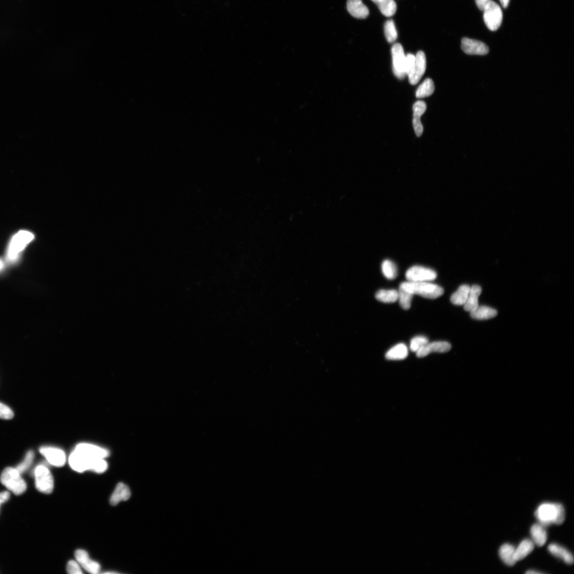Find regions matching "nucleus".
Listing matches in <instances>:
<instances>
[{"instance_id":"f257e3e1","label":"nucleus","mask_w":574,"mask_h":574,"mask_svg":"<svg viewBox=\"0 0 574 574\" xmlns=\"http://www.w3.org/2000/svg\"><path fill=\"white\" fill-rule=\"evenodd\" d=\"M535 515L542 525L562 524L565 519V512L560 504L545 503L541 505Z\"/></svg>"},{"instance_id":"f03ea898","label":"nucleus","mask_w":574,"mask_h":574,"mask_svg":"<svg viewBox=\"0 0 574 574\" xmlns=\"http://www.w3.org/2000/svg\"><path fill=\"white\" fill-rule=\"evenodd\" d=\"M399 287L428 299H436L444 293L442 286L428 282H405L401 283Z\"/></svg>"},{"instance_id":"7ed1b4c3","label":"nucleus","mask_w":574,"mask_h":574,"mask_svg":"<svg viewBox=\"0 0 574 574\" xmlns=\"http://www.w3.org/2000/svg\"><path fill=\"white\" fill-rule=\"evenodd\" d=\"M1 482L7 489L16 495L22 494L26 490L27 485L16 468L7 467L1 475Z\"/></svg>"},{"instance_id":"20e7f679","label":"nucleus","mask_w":574,"mask_h":574,"mask_svg":"<svg viewBox=\"0 0 574 574\" xmlns=\"http://www.w3.org/2000/svg\"><path fill=\"white\" fill-rule=\"evenodd\" d=\"M36 489L42 493L50 494L54 488V480L51 473L44 465H38L34 472Z\"/></svg>"},{"instance_id":"39448f33","label":"nucleus","mask_w":574,"mask_h":574,"mask_svg":"<svg viewBox=\"0 0 574 574\" xmlns=\"http://www.w3.org/2000/svg\"><path fill=\"white\" fill-rule=\"evenodd\" d=\"M483 11L484 21L487 27L491 31L498 30L503 19V14L500 7L491 1Z\"/></svg>"},{"instance_id":"423d86ee","label":"nucleus","mask_w":574,"mask_h":574,"mask_svg":"<svg viewBox=\"0 0 574 574\" xmlns=\"http://www.w3.org/2000/svg\"><path fill=\"white\" fill-rule=\"evenodd\" d=\"M34 235L30 232L20 231L13 238L9 245L8 255L11 259H15L18 254L21 252L26 246L34 239Z\"/></svg>"},{"instance_id":"0eeeda50","label":"nucleus","mask_w":574,"mask_h":574,"mask_svg":"<svg viewBox=\"0 0 574 574\" xmlns=\"http://www.w3.org/2000/svg\"><path fill=\"white\" fill-rule=\"evenodd\" d=\"M392 63L394 73L399 80H403L406 76L405 70L406 55L403 46L399 43H395L391 49Z\"/></svg>"},{"instance_id":"6e6552de","label":"nucleus","mask_w":574,"mask_h":574,"mask_svg":"<svg viewBox=\"0 0 574 574\" xmlns=\"http://www.w3.org/2000/svg\"><path fill=\"white\" fill-rule=\"evenodd\" d=\"M437 277L435 271L420 266L411 267L406 273V279L409 282H428L435 280Z\"/></svg>"},{"instance_id":"1a4fd4ad","label":"nucleus","mask_w":574,"mask_h":574,"mask_svg":"<svg viewBox=\"0 0 574 574\" xmlns=\"http://www.w3.org/2000/svg\"><path fill=\"white\" fill-rule=\"evenodd\" d=\"M101 459V458H100ZM98 459H93L76 451L71 454L69 458V463L74 471L82 473L88 470H92L94 464Z\"/></svg>"},{"instance_id":"9d476101","label":"nucleus","mask_w":574,"mask_h":574,"mask_svg":"<svg viewBox=\"0 0 574 574\" xmlns=\"http://www.w3.org/2000/svg\"><path fill=\"white\" fill-rule=\"evenodd\" d=\"M426 67V60L425 53L418 51L415 55V61L412 69L408 75L409 83L415 85L422 79Z\"/></svg>"},{"instance_id":"9b49d317","label":"nucleus","mask_w":574,"mask_h":574,"mask_svg":"<svg viewBox=\"0 0 574 574\" xmlns=\"http://www.w3.org/2000/svg\"><path fill=\"white\" fill-rule=\"evenodd\" d=\"M40 453L47 461L55 467H62L66 462V455L62 450L52 447H43L40 449Z\"/></svg>"},{"instance_id":"f8f14e48","label":"nucleus","mask_w":574,"mask_h":574,"mask_svg":"<svg viewBox=\"0 0 574 574\" xmlns=\"http://www.w3.org/2000/svg\"><path fill=\"white\" fill-rule=\"evenodd\" d=\"M461 48L467 54L484 55L489 53V47L482 42L464 37L462 40Z\"/></svg>"},{"instance_id":"ddd939ff","label":"nucleus","mask_w":574,"mask_h":574,"mask_svg":"<svg viewBox=\"0 0 574 574\" xmlns=\"http://www.w3.org/2000/svg\"><path fill=\"white\" fill-rule=\"evenodd\" d=\"M75 450L93 459H105L109 455L107 449L87 443L79 444Z\"/></svg>"},{"instance_id":"4468645a","label":"nucleus","mask_w":574,"mask_h":574,"mask_svg":"<svg viewBox=\"0 0 574 574\" xmlns=\"http://www.w3.org/2000/svg\"><path fill=\"white\" fill-rule=\"evenodd\" d=\"M451 343L446 341H435L425 344L416 352L418 357H424L432 352H447L451 349Z\"/></svg>"},{"instance_id":"2eb2a0df","label":"nucleus","mask_w":574,"mask_h":574,"mask_svg":"<svg viewBox=\"0 0 574 574\" xmlns=\"http://www.w3.org/2000/svg\"><path fill=\"white\" fill-rule=\"evenodd\" d=\"M75 557L79 564L86 571L93 574H97L100 572L101 570L100 564L92 560L86 551L77 550L75 552Z\"/></svg>"},{"instance_id":"dca6fc26","label":"nucleus","mask_w":574,"mask_h":574,"mask_svg":"<svg viewBox=\"0 0 574 574\" xmlns=\"http://www.w3.org/2000/svg\"><path fill=\"white\" fill-rule=\"evenodd\" d=\"M347 8L349 13L354 18L366 19L369 15L368 8L362 0H347Z\"/></svg>"},{"instance_id":"f3484780","label":"nucleus","mask_w":574,"mask_h":574,"mask_svg":"<svg viewBox=\"0 0 574 574\" xmlns=\"http://www.w3.org/2000/svg\"><path fill=\"white\" fill-rule=\"evenodd\" d=\"M482 293L481 287L478 285H474L470 287V292L465 304L464 305V310L467 312H471L475 310L478 305V298Z\"/></svg>"},{"instance_id":"a211bd4d","label":"nucleus","mask_w":574,"mask_h":574,"mask_svg":"<svg viewBox=\"0 0 574 574\" xmlns=\"http://www.w3.org/2000/svg\"><path fill=\"white\" fill-rule=\"evenodd\" d=\"M131 492L129 488L126 485L120 483L116 489H115L110 499V504L112 506H116L121 501H126L130 498Z\"/></svg>"},{"instance_id":"6ab92c4d","label":"nucleus","mask_w":574,"mask_h":574,"mask_svg":"<svg viewBox=\"0 0 574 574\" xmlns=\"http://www.w3.org/2000/svg\"><path fill=\"white\" fill-rule=\"evenodd\" d=\"M516 548L513 545L506 543L500 547L499 554L503 562L509 566H513L517 562L515 558Z\"/></svg>"},{"instance_id":"aec40b11","label":"nucleus","mask_w":574,"mask_h":574,"mask_svg":"<svg viewBox=\"0 0 574 574\" xmlns=\"http://www.w3.org/2000/svg\"><path fill=\"white\" fill-rule=\"evenodd\" d=\"M497 312L496 310L486 306H478L473 311L470 312L471 317L475 320H485L496 317Z\"/></svg>"},{"instance_id":"412c9836","label":"nucleus","mask_w":574,"mask_h":574,"mask_svg":"<svg viewBox=\"0 0 574 574\" xmlns=\"http://www.w3.org/2000/svg\"><path fill=\"white\" fill-rule=\"evenodd\" d=\"M549 552L558 558L562 559L568 564L573 563V557L572 554L566 549L563 548L557 544H551L548 547Z\"/></svg>"},{"instance_id":"4be33fe9","label":"nucleus","mask_w":574,"mask_h":574,"mask_svg":"<svg viewBox=\"0 0 574 574\" xmlns=\"http://www.w3.org/2000/svg\"><path fill=\"white\" fill-rule=\"evenodd\" d=\"M531 534L533 542L539 547H542L547 541V533L541 524H535L532 526Z\"/></svg>"},{"instance_id":"5701e85b","label":"nucleus","mask_w":574,"mask_h":574,"mask_svg":"<svg viewBox=\"0 0 574 574\" xmlns=\"http://www.w3.org/2000/svg\"><path fill=\"white\" fill-rule=\"evenodd\" d=\"M379 8L382 15L387 17L394 16L397 11V5L394 0H372Z\"/></svg>"},{"instance_id":"b1692460","label":"nucleus","mask_w":574,"mask_h":574,"mask_svg":"<svg viewBox=\"0 0 574 574\" xmlns=\"http://www.w3.org/2000/svg\"><path fill=\"white\" fill-rule=\"evenodd\" d=\"M408 354V348L406 344L399 343L386 353V358L389 360H401L406 358Z\"/></svg>"},{"instance_id":"393cba45","label":"nucleus","mask_w":574,"mask_h":574,"mask_svg":"<svg viewBox=\"0 0 574 574\" xmlns=\"http://www.w3.org/2000/svg\"><path fill=\"white\" fill-rule=\"evenodd\" d=\"M534 548V543L529 539L524 540L518 548L515 549V558L517 561L524 559L531 553Z\"/></svg>"},{"instance_id":"a878e982","label":"nucleus","mask_w":574,"mask_h":574,"mask_svg":"<svg viewBox=\"0 0 574 574\" xmlns=\"http://www.w3.org/2000/svg\"><path fill=\"white\" fill-rule=\"evenodd\" d=\"M470 286L463 284L459 287L458 290L451 296V302L456 305H464L468 298Z\"/></svg>"},{"instance_id":"bb28decb","label":"nucleus","mask_w":574,"mask_h":574,"mask_svg":"<svg viewBox=\"0 0 574 574\" xmlns=\"http://www.w3.org/2000/svg\"><path fill=\"white\" fill-rule=\"evenodd\" d=\"M435 90L433 80L427 79L419 86L416 92V97L419 99L429 97L434 93Z\"/></svg>"},{"instance_id":"cd10ccee","label":"nucleus","mask_w":574,"mask_h":574,"mask_svg":"<svg viewBox=\"0 0 574 574\" xmlns=\"http://www.w3.org/2000/svg\"><path fill=\"white\" fill-rule=\"evenodd\" d=\"M376 298L383 303H393L398 300V292L395 290H382L376 293Z\"/></svg>"},{"instance_id":"c85d7f7f","label":"nucleus","mask_w":574,"mask_h":574,"mask_svg":"<svg viewBox=\"0 0 574 574\" xmlns=\"http://www.w3.org/2000/svg\"><path fill=\"white\" fill-rule=\"evenodd\" d=\"M381 268L383 274L388 279L394 280L397 276V267L393 262L386 260L383 262Z\"/></svg>"},{"instance_id":"c756f323","label":"nucleus","mask_w":574,"mask_h":574,"mask_svg":"<svg viewBox=\"0 0 574 574\" xmlns=\"http://www.w3.org/2000/svg\"><path fill=\"white\" fill-rule=\"evenodd\" d=\"M413 295V294L399 287L398 300L402 309L408 310L410 308Z\"/></svg>"},{"instance_id":"7c9ffc66","label":"nucleus","mask_w":574,"mask_h":574,"mask_svg":"<svg viewBox=\"0 0 574 574\" xmlns=\"http://www.w3.org/2000/svg\"><path fill=\"white\" fill-rule=\"evenodd\" d=\"M385 35L389 43L395 42L397 39L398 34L393 20L390 19L386 21L384 25Z\"/></svg>"},{"instance_id":"2f4dec72","label":"nucleus","mask_w":574,"mask_h":574,"mask_svg":"<svg viewBox=\"0 0 574 574\" xmlns=\"http://www.w3.org/2000/svg\"><path fill=\"white\" fill-rule=\"evenodd\" d=\"M34 458V453L32 451H29L26 455L23 461L17 467V470L21 474L28 470L32 464Z\"/></svg>"},{"instance_id":"473e14b6","label":"nucleus","mask_w":574,"mask_h":574,"mask_svg":"<svg viewBox=\"0 0 574 574\" xmlns=\"http://www.w3.org/2000/svg\"><path fill=\"white\" fill-rule=\"evenodd\" d=\"M428 342V339L424 336H417L411 339L410 349L411 351L417 352Z\"/></svg>"},{"instance_id":"72a5a7b5","label":"nucleus","mask_w":574,"mask_h":574,"mask_svg":"<svg viewBox=\"0 0 574 574\" xmlns=\"http://www.w3.org/2000/svg\"><path fill=\"white\" fill-rule=\"evenodd\" d=\"M413 117L420 118L426 110V104L423 101L416 102L413 107Z\"/></svg>"},{"instance_id":"f704fd0d","label":"nucleus","mask_w":574,"mask_h":574,"mask_svg":"<svg viewBox=\"0 0 574 574\" xmlns=\"http://www.w3.org/2000/svg\"><path fill=\"white\" fill-rule=\"evenodd\" d=\"M14 414L12 409L0 402V418L4 419H11L14 417Z\"/></svg>"},{"instance_id":"c9c22d12","label":"nucleus","mask_w":574,"mask_h":574,"mask_svg":"<svg viewBox=\"0 0 574 574\" xmlns=\"http://www.w3.org/2000/svg\"><path fill=\"white\" fill-rule=\"evenodd\" d=\"M108 468V464L104 459H98L95 461L93 467L92 468L93 471L98 473H102L106 471Z\"/></svg>"},{"instance_id":"e433bc0d","label":"nucleus","mask_w":574,"mask_h":574,"mask_svg":"<svg viewBox=\"0 0 574 574\" xmlns=\"http://www.w3.org/2000/svg\"><path fill=\"white\" fill-rule=\"evenodd\" d=\"M67 572L70 574H81L82 571L79 562L71 560L69 561L66 567Z\"/></svg>"},{"instance_id":"4c0bfd02","label":"nucleus","mask_w":574,"mask_h":574,"mask_svg":"<svg viewBox=\"0 0 574 574\" xmlns=\"http://www.w3.org/2000/svg\"><path fill=\"white\" fill-rule=\"evenodd\" d=\"M415 61V55L413 54L409 53L406 55L405 70L406 75H408L413 66Z\"/></svg>"},{"instance_id":"58836bf2","label":"nucleus","mask_w":574,"mask_h":574,"mask_svg":"<svg viewBox=\"0 0 574 574\" xmlns=\"http://www.w3.org/2000/svg\"><path fill=\"white\" fill-rule=\"evenodd\" d=\"M413 124L416 135L417 137L422 136L424 128L420 118L413 117Z\"/></svg>"},{"instance_id":"ea45409f","label":"nucleus","mask_w":574,"mask_h":574,"mask_svg":"<svg viewBox=\"0 0 574 574\" xmlns=\"http://www.w3.org/2000/svg\"><path fill=\"white\" fill-rule=\"evenodd\" d=\"M492 0H475L476 5L478 9L483 11L485 7Z\"/></svg>"},{"instance_id":"a19ab883","label":"nucleus","mask_w":574,"mask_h":574,"mask_svg":"<svg viewBox=\"0 0 574 574\" xmlns=\"http://www.w3.org/2000/svg\"><path fill=\"white\" fill-rule=\"evenodd\" d=\"M9 497L10 493L8 492L0 493V505L8 500Z\"/></svg>"},{"instance_id":"79ce46f5","label":"nucleus","mask_w":574,"mask_h":574,"mask_svg":"<svg viewBox=\"0 0 574 574\" xmlns=\"http://www.w3.org/2000/svg\"><path fill=\"white\" fill-rule=\"evenodd\" d=\"M500 2L504 8H507L509 5L510 0H500Z\"/></svg>"},{"instance_id":"37998d69","label":"nucleus","mask_w":574,"mask_h":574,"mask_svg":"<svg viewBox=\"0 0 574 574\" xmlns=\"http://www.w3.org/2000/svg\"><path fill=\"white\" fill-rule=\"evenodd\" d=\"M526 573H530V574H537V573L540 574H540H541V573H543V572L533 571V570H529L528 571H526Z\"/></svg>"},{"instance_id":"c03bdc74","label":"nucleus","mask_w":574,"mask_h":574,"mask_svg":"<svg viewBox=\"0 0 574 574\" xmlns=\"http://www.w3.org/2000/svg\"><path fill=\"white\" fill-rule=\"evenodd\" d=\"M3 267V263L1 260H0V270H2Z\"/></svg>"}]
</instances>
